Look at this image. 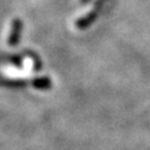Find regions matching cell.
<instances>
[{
  "label": "cell",
  "instance_id": "obj_4",
  "mask_svg": "<svg viewBox=\"0 0 150 150\" xmlns=\"http://www.w3.org/2000/svg\"><path fill=\"white\" fill-rule=\"evenodd\" d=\"M32 85L38 89H47L50 87V81L48 78H38L32 80Z\"/></svg>",
  "mask_w": 150,
  "mask_h": 150
},
{
  "label": "cell",
  "instance_id": "obj_3",
  "mask_svg": "<svg viewBox=\"0 0 150 150\" xmlns=\"http://www.w3.org/2000/svg\"><path fill=\"white\" fill-rule=\"evenodd\" d=\"M0 61L4 62V64H10L12 66H16V67H21L22 58L20 56H17V54H10V56H4V57H1Z\"/></svg>",
  "mask_w": 150,
  "mask_h": 150
},
{
  "label": "cell",
  "instance_id": "obj_2",
  "mask_svg": "<svg viewBox=\"0 0 150 150\" xmlns=\"http://www.w3.org/2000/svg\"><path fill=\"white\" fill-rule=\"evenodd\" d=\"M0 86L8 87V88H22V87L27 86V80L9 79V78H4L0 76Z\"/></svg>",
  "mask_w": 150,
  "mask_h": 150
},
{
  "label": "cell",
  "instance_id": "obj_1",
  "mask_svg": "<svg viewBox=\"0 0 150 150\" xmlns=\"http://www.w3.org/2000/svg\"><path fill=\"white\" fill-rule=\"evenodd\" d=\"M22 21L19 18L13 19L12 25H11V30L9 33V38L7 40L8 45L10 47H16L17 45L20 41V37H21V31H22Z\"/></svg>",
  "mask_w": 150,
  "mask_h": 150
}]
</instances>
